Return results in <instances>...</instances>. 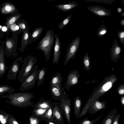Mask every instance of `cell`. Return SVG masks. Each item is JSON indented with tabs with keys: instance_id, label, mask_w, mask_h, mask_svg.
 <instances>
[{
	"instance_id": "obj_3",
	"label": "cell",
	"mask_w": 124,
	"mask_h": 124,
	"mask_svg": "<svg viewBox=\"0 0 124 124\" xmlns=\"http://www.w3.org/2000/svg\"><path fill=\"white\" fill-rule=\"evenodd\" d=\"M54 33L53 30L49 29L46 32L45 36L36 46L38 50L42 51L46 61L49 59L52 47L54 42Z\"/></svg>"
},
{
	"instance_id": "obj_15",
	"label": "cell",
	"mask_w": 124,
	"mask_h": 124,
	"mask_svg": "<svg viewBox=\"0 0 124 124\" xmlns=\"http://www.w3.org/2000/svg\"><path fill=\"white\" fill-rule=\"evenodd\" d=\"M110 50V54L111 60L114 62H117L118 59L120 56L119 54L121 53V48L118 45L116 39L114 40Z\"/></svg>"
},
{
	"instance_id": "obj_1",
	"label": "cell",
	"mask_w": 124,
	"mask_h": 124,
	"mask_svg": "<svg viewBox=\"0 0 124 124\" xmlns=\"http://www.w3.org/2000/svg\"><path fill=\"white\" fill-rule=\"evenodd\" d=\"M117 79V77L114 74L105 78L102 83L93 91L81 112L79 118H80L86 114L88 112L89 104L93 100L99 99L111 88Z\"/></svg>"
},
{
	"instance_id": "obj_18",
	"label": "cell",
	"mask_w": 124,
	"mask_h": 124,
	"mask_svg": "<svg viewBox=\"0 0 124 124\" xmlns=\"http://www.w3.org/2000/svg\"><path fill=\"white\" fill-rule=\"evenodd\" d=\"M31 33L29 31L28 27L26 30L22 32L20 44V47L18 49L21 53H22L29 44V39Z\"/></svg>"
},
{
	"instance_id": "obj_12",
	"label": "cell",
	"mask_w": 124,
	"mask_h": 124,
	"mask_svg": "<svg viewBox=\"0 0 124 124\" xmlns=\"http://www.w3.org/2000/svg\"><path fill=\"white\" fill-rule=\"evenodd\" d=\"M60 105L63 110L67 121L71 124L70 109L71 100L67 97L62 98L60 100Z\"/></svg>"
},
{
	"instance_id": "obj_43",
	"label": "cell",
	"mask_w": 124,
	"mask_h": 124,
	"mask_svg": "<svg viewBox=\"0 0 124 124\" xmlns=\"http://www.w3.org/2000/svg\"><path fill=\"white\" fill-rule=\"evenodd\" d=\"M31 124H36V123L37 121L35 119L31 120Z\"/></svg>"
},
{
	"instance_id": "obj_32",
	"label": "cell",
	"mask_w": 124,
	"mask_h": 124,
	"mask_svg": "<svg viewBox=\"0 0 124 124\" xmlns=\"http://www.w3.org/2000/svg\"><path fill=\"white\" fill-rule=\"evenodd\" d=\"M107 31L108 30L105 25L103 24L101 25L99 28L97 33L99 37H101L106 34Z\"/></svg>"
},
{
	"instance_id": "obj_27",
	"label": "cell",
	"mask_w": 124,
	"mask_h": 124,
	"mask_svg": "<svg viewBox=\"0 0 124 124\" xmlns=\"http://www.w3.org/2000/svg\"><path fill=\"white\" fill-rule=\"evenodd\" d=\"M28 22L23 19H19L16 23L19 28L20 30L23 32L26 30L28 27L27 25Z\"/></svg>"
},
{
	"instance_id": "obj_33",
	"label": "cell",
	"mask_w": 124,
	"mask_h": 124,
	"mask_svg": "<svg viewBox=\"0 0 124 124\" xmlns=\"http://www.w3.org/2000/svg\"><path fill=\"white\" fill-rule=\"evenodd\" d=\"M116 0H88L85 2H94L97 3H103L106 4H112Z\"/></svg>"
},
{
	"instance_id": "obj_48",
	"label": "cell",
	"mask_w": 124,
	"mask_h": 124,
	"mask_svg": "<svg viewBox=\"0 0 124 124\" xmlns=\"http://www.w3.org/2000/svg\"><path fill=\"white\" fill-rule=\"evenodd\" d=\"M2 26L1 25H0V31L1 30V29L2 27Z\"/></svg>"
},
{
	"instance_id": "obj_23",
	"label": "cell",
	"mask_w": 124,
	"mask_h": 124,
	"mask_svg": "<svg viewBox=\"0 0 124 124\" xmlns=\"http://www.w3.org/2000/svg\"><path fill=\"white\" fill-rule=\"evenodd\" d=\"M81 105V99L78 96H77L74 99L73 104L74 114L77 119L79 118L80 113Z\"/></svg>"
},
{
	"instance_id": "obj_4",
	"label": "cell",
	"mask_w": 124,
	"mask_h": 124,
	"mask_svg": "<svg viewBox=\"0 0 124 124\" xmlns=\"http://www.w3.org/2000/svg\"><path fill=\"white\" fill-rule=\"evenodd\" d=\"M37 62L36 58L31 55H28L24 59L18 77V79L21 84L28 76Z\"/></svg>"
},
{
	"instance_id": "obj_45",
	"label": "cell",
	"mask_w": 124,
	"mask_h": 124,
	"mask_svg": "<svg viewBox=\"0 0 124 124\" xmlns=\"http://www.w3.org/2000/svg\"><path fill=\"white\" fill-rule=\"evenodd\" d=\"M117 11L118 12L120 13L122 12V10L121 8H119L117 9Z\"/></svg>"
},
{
	"instance_id": "obj_13",
	"label": "cell",
	"mask_w": 124,
	"mask_h": 124,
	"mask_svg": "<svg viewBox=\"0 0 124 124\" xmlns=\"http://www.w3.org/2000/svg\"><path fill=\"white\" fill-rule=\"evenodd\" d=\"M55 41L54 48L53 64H57L60 57L62 46L59 37L57 34L54 35Z\"/></svg>"
},
{
	"instance_id": "obj_49",
	"label": "cell",
	"mask_w": 124,
	"mask_h": 124,
	"mask_svg": "<svg viewBox=\"0 0 124 124\" xmlns=\"http://www.w3.org/2000/svg\"><path fill=\"white\" fill-rule=\"evenodd\" d=\"M122 3H123L124 5V0H123L122 1Z\"/></svg>"
},
{
	"instance_id": "obj_41",
	"label": "cell",
	"mask_w": 124,
	"mask_h": 124,
	"mask_svg": "<svg viewBox=\"0 0 124 124\" xmlns=\"http://www.w3.org/2000/svg\"><path fill=\"white\" fill-rule=\"evenodd\" d=\"M121 102L122 105L123 107L124 108V96H122L121 99Z\"/></svg>"
},
{
	"instance_id": "obj_11",
	"label": "cell",
	"mask_w": 124,
	"mask_h": 124,
	"mask_svg": "<svg viewBox=\"0 0 124 124\" xmlns=\"http://www.w3.org/2000/svg\"><path fill=\"white\" fill-rule=\"evenodd\" d=\"M106 102V101L100 102L98 99L93 100L89 104L88 112L90 114H93L105 109Z\"/></svg>"
},
{
	"instance_id": "obj_10",
	"label": "cell",
	"mask_w": 124,
	"mask_h": 124,
	"mask_svg": "<svg viewBox=\"0 0 124 124\" xmlns=\"http://www.w3.org/2000/svg\"><path fill=\"white\" fill-rule=\"evenodd\" d=\"M87 9L94 15L100 17L111 15V12L109 10L100 6H90L87 8Z\"/></svg>"
},
{
	"instance_id": "obj_14",
	"label": "cell",
	"mask_w": 124,
	"mask_h": 124,
	"mask_svg": "<svg viewBox=\"0 0 124 124\" xmlns=\"http://www.w3.org/2000/svg\"><path fill=\"white\" fill-rule=\"evenodd\" d=\"M1 13L3 15H11L18 12L16 6L11 3L5 2L2 4L0 7Z\"/></svg>"
},
{
	"instance_id": "obj_24",
	"label": "cell",
	"mask_w": 124,
	"mask_h": 124,
	"mask_svg": "<svg viewBox=\"0 0 124 124\" xmlns=\"http://www.w3.org/2000/svg\"><path fill=\"white\" fill-rule=\"evenodd\" d=\"M117 113L116 109L112 110L103 120L101 124H112Z\"/></svg>"
},
{
	"instance_id": "obj_40",
	"label": "cell",
	"mask_w": 124,
	"mask_h": 124,
	"mask_svg": "<svg viewBox=\"0 0 124 124\" xmlns=\"http://www.w3.org/2000/svg\"><path fill=\"white\" fill-rule=\"evenodd\" d=\"M1 31L3 32H5L7 33H8V29L6 27L3 26L2 27Z\"/></svg>"
},
{
	"instance_id": "obj_22",
	"label": "cell",
	"mask_w": 124,
	"mask_h": 124,
	"mask_svg": "<svg viewBox=\"0 0 124 124\" xmlns=\"http://www.w3.org/2000/svg\"><path fill=\"white\" fill-rule=\"evenodd\" d=\"M43 30V28L42 27H37L34 29L32 32L31 33L29 44H31L39 39Z\"/></svg>"
},
{
	"instance_id": "obj_46",
	"label": "cell",
	"mask_w": 124,
	"mask_h": 124,
	"mask_svg": "<svg viewBox=\"0 0 124 124\" xmlns=\"http://www.w3.org/2000/svg\"><path fill=\"white\" fill-rule=\"evenodd\" d=\"M8 122L9 124H13L10 119L8 120Z\"/></svg>"
},
{
	"instance_id": "obj_7",
	"label": "cell",
	"mask_w": 124,
	"mask_h": 124,
	"mask_svg": "<svg viewBox=\"0 0 124 124\" xmlns=\"http://www.w3.org/2000/svg\"><path fill=\"white\" fill-rule=\"evenodd\" d=\"M80 41V37H78L74 39L70 44L66 53L64 63V66L66 65L71 58L73 59H74L79 49Z\"/></svg>"
},
{
	"instance_id": "obj_39",
	"label": "cell",
	"mask_w": 124,
	"mask_h": 124,
	"mask_svg": "<svg viewBox=\"0 0 124 124\" xmlns=\"http://www.w3.org/2000/svg\"><path fill=\"white\" fill-rule=\"evenodd\" d=\"M9 119L13 124H19L13 117H10Z\"/></svg>"
},
{
	"instance_id": "obj_25",
	"label": "cell",
	"mask_w": 124,
	"mask_h": 124,
	"mask_svg": "<svg viewBox=\"0 0 124 124\" xmlns=\"http://www.w3.org/2000/svg\"><path fill=\"white\" fill-rule=\"evenodd\" d=\"M15 90L7 85H0V96H3L5 93L11 94L15 92Z\"/></svg>"
},
{
	"instance_id": "obj_47",
	"label": "cell",
	"mask_w": 124,
	"mask_h": 124,
	"mask_svg": "<svg viewBox=\"0 0 124 124\" xmlns=\"http://www.w3.org/2000/svg\"><path fill=\"white\" fill-rule=\"evenodd\" d=\"M121 16L124 17V12H123L121 14Z\"/></svg>"
},
{
	"instance_id": "obj_50",
	"label": "cell",
	"mask_w": 124,
	"mask_h": 124,
	"mask_svg": "<svg viewBox=\"0 0 124 124\" xmlns=\"http://www.w3.org/2000/svg\"><path fill=\"white\" fill-rule=\"evenodd\" d=\"M50 124H54L53 123H50Z\"/></svg>"
},
{
	"instance_id": "obj_26",
	"label": "cell",
	"mask_w": 124,
	"mask_h": 124,
	"mask_svg": "<svg viewBox=\"0 0 124 124\" xmlns=\"http://www.w3.org/2000/svg\"><path fill=\"white\" fill-rule=\"evenodd\" d=\"M46 71V69L44 67H43L40 69L37 79V86H39L43 83L45 79Z\"/></svg>"
},
{
	"instance_id": "obj_20",
	"label": "cell",
	"mask_w": 124,
	"mask_h": 124,
	"mask_svg": "<svg viewBox=\"0 0 124 124\" xmlns=\"http://www.w3.org/2000/svg\"><path fill=\"white\" fill-rule=\"evenodd\" d=\"M22 15V14L18 12L11 15L6 17L4 26L8 29V33L9 27L19 20Z\"/></svg>"
},
{
	"instance_id": "obj_21",
	"label": "cell",
	"mask_w": 124,
	"mask_h": 124,
	"mask_svg": "<svg viewBox=\"0 0 124 124\" xmlns=\"http://www.w3.org/2000/svg\"><path fill=\"white\" fill-rule=\"evenodd\" d=\"M78 5L76 1L70 2L65 4L55 5V7L60 10L67 12L73 9Z\"/></svg>"
},
{
	"instance_id": "obj_17",
	"label": "cell",
	"mask_w": 124,
	"mask_h": 124,
	"mask_svg": "<svg viewBox=\"0 0 124 124\" xmlns=\"http://www.w3.org/2000/svg\"><path fill=\"white\" fill-rule=\"evenodd\" d=\"M4 45V42H3L0 46V78H1L5 74L7 69L5 61Z\"/></svg>"
},
{
	"instance_id": "obj_30",
	"label": "cell",
	"mask_w": 124,
	"mask_h": 124,
	"mask_svg": "<svg viewBox=\"0 0 124 124\" xmlns=\"http://www.w3.org/2000/svg\"><path fill=\"white\" fill-rule=\"evenodd\" d=\"M103 114L100 115L94 120H90L88 119L87 117L84 119L80 120L78 123V124H94L102 116Z\"/></svg>"
},
{
	"instance_id": "obj_29",
	"label": "cell",
	"mask_w": 124,
	"mask_h": 124,
	"mask_svg": "<svg viewBox=\"0 0 124 124\" xmlns=\"http://www.w3.org/2000/svg\"><path fill=\"white\" fill-rule=\"evenodd\" d=\"M72 15V14H71L64 19L59 24L58 26V28L61 30L66 26L69 23Z\"/></svg>"
},
{
	"instance_id": "obj_28",
	"label": "cell",
	"mask_w": 124,
	"mask_h": 124,
	"mask_svg": "<svg viewBox=\"0 0 124 124\" xmlns=\"http://www.w3.org/2000/svg\"><path fill=\"white\" fill-rule=\"evenodd\" d=\"M83 64L86 70L89 71L90 69L91 62L90 57L88 53H85L83 60Z\"/></svg>"
},
{
	"instance_id": "obj_16",
	"label": "cell",
	"mask_w": 124,
	"mask_h": 124,
	"mask_svg": "<svg viewBox=\"0 0 124 124\" xmlns=\"http://www.w3.org/2000/svg\"><path fill=\"white\" fill-rule=\"evenodd\" d=\"M64 86L62 87L61 90L54 86H50V89L51 92L52 97L55 100H61L62 98L67 97L68 95H66L64 91Z\"/></svg>"
},
{
	"instance_id": "obj_36",
	"label": "cell",
	"mask_w": 124,
	"mask_h": 124,
	"mask_svg": "<svg viewBox=\"0 0 124 124\" xmlns=\"http://www.w3.org/2000/svg\"><path fill=\"white\" fill-rule=\"evenodd\" d=\"M121 116V114L117 113L112 124H119V121Z\"/></svg>"
},
{
	"instance_id": "obj_2",
	"label": "cell",
	"mask_w": 124,
	"mask_h": 124,
	"mask_svg": "<svg viewBox=\"0 0 124 124\" xmlns=\"http://www.w3.org/2000/svg\"><path fill=\"white\" fill-rule=\"evenodd\" d=\"M34 97L33 93L29 92L12 93L0 96V97L7 99L6 101L13 106L20 107H24L31 105V99Z\"/></svg>"
},
{
	"instance_id": "obj_37",
	"label": "cell",
	"mask_w": 124,
	"mask_h": 124,
	"mask_svg": "<svg viewBox=\"0 0 124 124\" xmlns=\"http://www.w3.org/2000/svg\"><path fill=\"white\" fill-rule=\"evenodd\" d=\"M46 110V109L40 108L36 110V114L38 115H40L43 114Z\"/></svg>"
},
{
	"instance_id": "obj_31",
	"label": "cell",
	"mask_w": 124,
	"mask_h": 124,
	"mask_svg": "<svg viewBox=\"0 0 124 124\" xmlns=\"http://www.w3.org/2000/svg\"><path fill=\"white\" fill-rule=\"evenodd\" d=\"M53 114L54 116L59 121L62 120V117L58 107L55 106L53 109Z\"/></svg>"
},
{
	"instance_id": "obj_5",
	"label": "cell",
	"mask_w": 124,
	"mask_h": 124,
	"mask_svg": "<svg viewBox=\"0 0 124 124\" xmlns=\"http://www.w3.org/2000/svg\"><path fill=\"white\" fill-rule=\"evenodd\" d=\"M10 38L6 37L5 43L4 50L7 57L17 56L18 54L16 52L17 46L18 35L17 32H13Z\"/></svg>"
},
{
	"instance_id": "obj_8",
	"label": "cell",
	"mask_w": 124,
	"mask_h": 124,
	"mask_svg": "<svg viewBox=\"0 0 124 124\" xmlns=\"http://www.w3.org/2000/svg\"><path fill=\"white\" fill-rule=\"evenodd\" d=\"M23 57H18L14 61L10 66L8 74L7 79L8 80H15L17 73L19 71L20 64L22 62Z\"/></svg>"
},
{
	"instance_id": "obj_9",
	"label": "cell",
	"mask_w": 124,
	"mask_h": 124,
	"mask_svg": "<svg viewBox=\"0 0 124 124\" xmlns=\"http://www.w3.org/2000/svg\"><path fill=\"white\" fill-rule=\"evenodd\" d=\"M80 76L78 70H71L67 76V81L64 86L65 88L67 90H70L72 86L78 83Z\"/></svg>"
},
{
	"instance_id": "obj_44",
	"label": "cell",
	"mask_w": 124,
	"mask_h": 124,
	"mask_svg": "<svg viewBox=\"0 0 124 124\" xmlns=\"http://www.w3.org/2000/svg\"><path fill=\"white\" fill-rule=\"evenodd\" d=\"M120 23L122 26H124V19H123L120 21Z\"/></svg>"
},
{
	"instance_id": "obj_42",
	"label": "cell",
	"mask_w": 124,
	"mask_h": 124,
	"mask_svg": "<svg viewBox=\"0 0 124 124\" xmlns=\"http://www.w3.org/2000/svg\"><path fill=\"white\" fill-rule=\"evenodd\" d=\"M4 35V32L1 30L0 31V42L1 39L2 38Z\"/></svg>"
},
{
	"instance_id": "obj_6",
	"label": "cell",
	"mask_w": 124,
	"mask_h": 124,
	"mask_svg": "<svg viewBox=\"0 0 124 124\" xmlns=\"http://www.w3.org/2000/svg\"><path fill=\"white\" fill-rule=\"evenodd\" d=\"M39 65L34 66L23 82L21 84L19 90L22 91L28 90L34 86L38 79L40 69L38 70Z\"/></svg>"
},
{
	"instance_id": "obj_35",
	"label": "cell",
	"mask_w": 124,
	"mask_h": 124,
	"mask_svg": "<svg viewBox=\"0 0 124 124\" xmlns=\"http://www.w3.org/2000/svg\"><path fill=\"white\" fill-rule=\"evenodd\" d=\"M116 91L120 95H123L124 94V84L120 85L117 89Z\"/></svg>"
},
{
	"instance_id": "obj_34",
	"label": "cell",
	"mask_w": 124,
	"mask_h": 124,
	"mask_svg": "<svg viewBox=\"0 0 124 124\" xmlns=\"http://www.w3.org/2000/svg\"><path fill=\"white\" fill-rule=\"evenodd\" d=\"M117 35L121 43L124 45V31H118Z\"/></svg>"
},
{
	"instance_id": "obj_19",
	"label": "cell",
	"mask_w": 124,
	"mask_h": 124,
	"mask_svg": "<svg viewBox=\"0 0 124 124\" xmlns=\"http://www.w3.org/2000/svg\"><path fill=\"white\" fill-rule=\"evenodd\" d=\"M62 75L60 72H57L54 74L51 79L50 86H54L61 90L63 80Z\"/></svg>"
},
{
	"instance_id": "obj_38",
	"label": "cell",
	"mask_w": 124,
	"mask_h": 124,
	"mask_svg": "<svg viewBox=\"0 0 124 124\" xmlns=\"http://www.w3.org/2000/svg\"><path fill=\"white\" fill-rule=\"evenodd\" d=\"M50 108L46 115V116L49 119H50L51 118L52 114V111L51 108L50 107Z\"/></svg>"
}]
</instances>
